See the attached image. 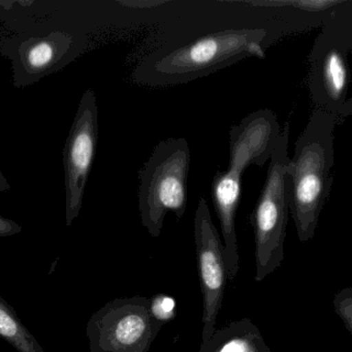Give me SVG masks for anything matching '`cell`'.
Wrapping results in <instances>:
<instances>
[{
	"label": "cell",
	"instance_id": "6da1fadb",
	"mask_svg": "<svg viewBox=\"0 0 352 352\" xmlns=\"http://www.w3.org/2000/svg\"><path fill=\"white\" fill-rule=\"evenodd\" d=\"M153 51L133 77L168 87L208 77L243 59H263L282 38L294 34L283 14L248 1H172Z\"/></svg>",
	"mask_w": 352,
	"mask_h": 352
},
{
	"label": "cell",
	"instance_id": "7a4b0ae2",
	"mask_svg": "<svg viewBox=\"0 0 352 352\" xmlns=\"http://www.w3.org/2000/svg\"><path fill=\"white\" fill-rule=\"evenodd\" d=\"M281 135L277 115L261 109L245 117L230 131V160L226 172H218L212 183V199L221 228L228 279L239 271L236 217L240 204L242 178L250 166H263Z\"/></svg>",
	"mask_w": 352,
	"mask_h": 352
},
{
	"label": "cell",
	"instance_id": "3957f363",
	"mask_svg": "<svg viewBox=\"0 0 352 352\" xmlns=\"http://www.w3.org/2000/svg\"><path fill=\"white\" fill-rule=\"evenodd\" d=\"M333 115L313 110L304 131L296 140L288 168L289 215L300 243L312 240L319 216L329 199L335 164Z\"/></svg>",
	"mask_w": 352,
	"mask_h": 352
},
{
	"label": "cell",
	"instance_id": "277c9868",
	"mask_svg": "<svg viewBox=\"0 0 352 352\" xmlns=\"http://www.w3.org/2000/svg\"><path fill=\"white\" fill-rule=\"evenodd\" d=\"M315 38L308 86L314 110L333 115L338 124L352 114L348 57L352 50V1L344 0L327 16Z\"/></svg>",
	"mask_w": 352,
	"mask_h": 352
},
{
	"label": "cell",
	"instance_id": "5b68a950",
	"mask_svg": "<svg viewBox=\"0 0 352 352\" xmlns=\"http://www.w3.org/2000/svg\"><path fill=\"white\" fill-rule=\"evenodd\" d=\"M190 160L187 140L170 138L156 145L140 172L142 224L153 238L162 234L168 212H173L177 220L186 212Z\"/></svg>",
	"mask_w": 352,
	"mask_h": 352
},
{
	"label": "cell",
	"instance_id": "8992f818",
	"mask_svg": "<svg viewBox=\"0 0 352 352\" xmlns=\"http://www.w3.org/2000/svg\"><path fill=\"white\" fill-rule=\"evenodd\" d=\"M288 141L289 125L286 124L270 157L267 178L250 215L254 234L256 282L263 281L279 269L284 261V243L289 216Z\"/></svg>",
	"mask_w": 352,
	"mask_h": 352
},
{
	"label": "cell",
	"instance_id": "52a82bcc",
	"mask_svg": "<svg viewBox=\"0 0 352 352\" xmlns=\"http://www.w3.org/2000/svg\"><path fill=\"white\" fill-rule=\"evenodd\" d=\"M149 298H116L96 311L87 323L90 352H148L160 329L148 311Z\"/></svg>",
	"mask_w": 352,
	"mask_h": 352
},
{
	"label": "cell",
	"instance_id": "ba28073f",
	"mask_svg": "<svg viewBox=\"0 0 352 352\" xmlns=\"http://www.w3.org/2000/svg\"><path fill=\"white\" fill-rule=\"evenodd\" d=\"M98 139V104L96 94L89 89L82 96L63 149L67 226L73 224L81 211L86 184L96 156Z\"/></svg>",
	"mask_w": 352,
	"mask_h": 352
},
{
	"label": "cell",
	"instance_id": "9c48e42d",
	"mask_svg": "<svg viewBox=\"0 0 352 352\" xmlns=\"http://www.w3.org/2000/svg\"><path fill=\"white\" fill-rule=\"evenodd\" d=\"M195 242L203 294L201 344H206L216 329L228 281V269L224 261L223 243L212 221L211 212L205 197L199 199L195 211Z\"/></svg>",
	"mask_w": 352,
	"mask_h": 352
},
{
	"label": "cell",
	"instance_id": "30bf717a",
	"mask_svg": "<svg viewBox=\"0 0 352 352\" xmlns=\"http://www.w3.org/2000/svg\"><path fill=\"white\" fill-rule=\"evenodd\" d=\"M82 42L67 32L22 41L12 54L16 87L32 85L65 67L81 51Z\"/></svg>",
	"mask_w": 352,
	"mask_h": 352
},
{
	"label": "cell",
	"instance_id": "8fae6325",
	"mask_svg": "<svg viewBox=\"0 0 352 352\" xmlns=\"http://www.w3.org/2000/svg\"><path fill=\"white\" fill-rule=\"evenodd\" d=\"M199 352H272L258 327L250 318H241L215 329Z\"/></svg>",
	"mask_w": 352,
	"mask_h": 352
},
{
	"label": "cell",
	"instance_id": "7c38bea8",
	"mask_svg": "<svg viewBox=\"0 0 352 352\" xmlns=\"http://www.w3.org/2000/svg\"><path fill=\"white\" fill-rule=\"evenodd\" d=\"M0 338L19 352H45L38 340L18 317L13 307L0 296Z\"/></svg>",
	"mask_w": 352,
	"mask_h": 352
},
{
	"label": "cell",
	"instance_id": "4fadbf2b",
	"mask_svg": "<svg viewBox=\"0 0 352 352\" xmlns=\"http://www.w3.org/2000/svg\"><path fill=\"white\" fill-rule=\"evenodd\" d=\"M177 302L173 296L157 294L149 298L148 311L150 318L158 329H162L166 323L174 320L177 314Z\"/></svg>",
	"mask_w": 352,
	"mask_h": 352
},
{
	"label": "cell",
	"instance_id": "5bb4252c",
	"mask_svg": "<svg viewBox=\"0 0 352 352\" xmlns=\"http://www.w3.org/2000/svg\"><path fill=\"white\" fill-rule=\"evenodd\" d=\"M333 308L338 316L343 321L346 329L352 333V288L340 290L333 300Z\"/></svg>",
	"mask_w": 352,
	"mask_h": 352
},
{
	"label": "cell",
	"instance_id": "9a60e30c",
	"mask_svg": "<svg viewBox=\"0 0 352 352\" xmlns=\"http://www.w3.org/2000/svg\"><path fill=\"white\" fill-rule=\"evenodd\" d=\"M22 226L17 222L0 215V238L14 236L21 232Z\"/></svg>",
	"mask_w": 352,
	"mask_h": 352
},
{
	"label": "cell",
	"instance_id": "2e32d148",
	"mask_svg": "<svg viewBox=\"0 0 352 352\" xmlns=\"http://www.w3.org/2000/svg\"><path fill=\"white\" fill-rule=\"evenodd\" d=\"M10 189H11V185H10L9 181L3 176V173L0 172V192L10 190Z\"/></svg>",
	"mask_w": 352,
	"mask_h": 352
}]
</instances>
